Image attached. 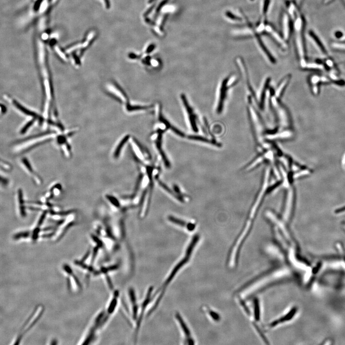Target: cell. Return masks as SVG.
Returning <instances> with one entry per match:
<instances>
[{"label": "cell", "mask_w": 345, "mask_h": 345, "mask_svg": "<svg viewBox=\"0 0 345 345\" xmlns=\"http://www.w3.org/2000/svg\"><path fill=\"white\" fill-rule=\"evenodd\" d=\"M199 240V236L198 235H195L193 237L186 248L183 256L181 257L180 260H178L176 264L173 266L169 273L163 281L161 286L159 287L157 290H155L153 293L152 304L149 311H148L147 314V317H149L156 312L162 302L165 295L166 292H167L168 288L171 285V283L173 282L175 279L184 268L189 263L192 258L195 248Z\"/></svg>", "instance_id": "1"}, {"label": "cell", "mask_w": 345, "mask_h": 345, "mask_svg": "<svg viewBox=\"0 0 345 345\" xmlns=\"http://www.w3.org/2000/svg\"><path fill=\"white\" fill-rule=\"evenodd\" d=\"M44 308L42 305H38L36 307L33 312L31 314L28 319L25 322L22 328L20 329V331L17 335L16 339L14 340L12 344L17 345L19 344L20 342L23 340L24 337L26 335L28 332L34 327L37 322L41 319V317L43 314Z\"/></svg>", "instance_id": "2"}, {"label": "cell", "mask_w": 345, "mask_h": 345, "mask_svg": "<svg viewBox=\"0 0 345 345\" xmlns=\"http://www.w3.org/2000/svg\"><path fill=\"white\" fill-rule=\"evenodd\" d=\"M155 292L154 287L151 286L147 290L146 295L143 299L141 304L139 305V313L138 318L135 324V338L137 339L140 330L141 328L143 319L146 314V311L150 307V304L152 303L153 299V293Z\"/></svg>", "instance_id": "3"}, {"label": "cell", "mask_w": 345, "mask_h": 345, "mask_svg": "<svg viewBox=\"0 0 345 345\" xmlns=\"http://www.w3.org/2000/svg\"><path fill=\"white\" fill-rule=\"evenodd\" d=\"M175 319L181 330L183 344L189 345L196 344V340L189 324L180 312H175Z\"/></svg>", "instance_id": "4"}, {"label": "cell", "mask_w": 345, "mask_h": 345, "mask_svg": "<svg viewBox=\"0 0 345 345\" xmlns=\"http://www.w3.org/2000/svg\"><path fill=\"white\" fill-rule=\"evenodd\" d=\"M182 102L184 109L186 110V113L188 116V120H189V125L191 129L195 132H198V125L197 124V116L195 113H194L193 108H191L187 98L185 95L184 94L181 95Z\"/></svg>", "instance_id": "5"}, {"label": "cell", "mask_w": 345, "mask_h": 345, "mask_svg": "<svg viewBox=\"0 0 345 345\" xmlns=\"http://www.w3.org/2000/svg\"><path fill=\"white\" fill-rule=\"evenodd\" d=\"M108 93L115 99L121 103H128L127 95H126L122 88L116 83H113L108 86Z\"/></svg>", "instance_id": "6"}, {"label": "cell", "mask_w": 345, "mask_h": 345, "mask_svg": "<svg viewBox=\"0 0 345 345\" xmlns=\"http://www.w3.org/2000/svg\"><path fill=\"white\" fill-rule=\"evenodd\" d=\"M129 296L130 298V303L131 304L132 309V319L133 321L136 323L138 318L139 313V305L137 303L136 293L133 288H130L129 290Z\"/></svg>", "instance_id": "7"}, {"label": "cell", "mask_w": 345, "mask_h": 345, "mask_svg": "<svg viewBox=\"0 0 345 345\" xmlns=\"http://www.w3.org/2000/svg\"><path fill=\"white\" fill-rule=\"evenodd\" d=\"M21 162L25 170L27 172V173L29 175L32 176V178L34 181L37 184L41 183V177L38 175L36 173L35 171L34 170L32 166L31 165L30 162H29L27 159H26V158H23L21 159Z\"/></svg>", "instance_id": "8"}, {"label": "cell", "mask_w": 345, "mask_h": 345, "mask_svg": "<svg viewBox=\"0 0 345 345\" xmlns=\"http://www.w3.org/2000/svg\"><path fill=\"white\" fill-rule=\"evenodd\" d=\"M17 198L19 214L22 218H24L26 216V208L24 200V193L22 189H18L17 190Z\"/></svg>", "instance_id": "9"}, {"label": "cell", "mask_w": 345, "mask_h": 345, "mask_svg": "<svg viewBox=\"0 0 345 345\" xmlns=\"http://www.w3.org/2000/svg\"><path fill=\"white\" fill-rule=\"evenodd\" d=\"M130 138V136L129 135H126L124 137L123 139L121 140V141L119 142V144L117 145V147L116 150L114 151V156L115 158H118V156L120 154V152H121L122 149L123 147V146H124L125 143L128 141V140H129Z\"/></svg>", "instance_id": "10"}, {"label": "cell", "mask_w": 345, "mask_h": 345, "mask_svg": "<svg viewBox=\"0 0 345 345\" xmlns=\"http://www.w3.org/2000/svg\"><path fill=\"white\" fill-rule=\"evenodd\" d=\"M30 236H31V232L30 231H24L18 232L14 234L12 236V239L15 241H18L28 238L30 237Z\"/></svg>", "instance_id": "11"}, {"label": "cell", "mask_w": 345, "mask_h": 345, "mask_svg": "<svg viewBox=\"0 0 345 345\" xmlns=\"http://www.w3.org/2000/svg\"><path fill=\"white\" fill-rule=\"evenodd\" d=\"M309 34H310V36L313 38V40L315 41V43L316 44L318 45V47H319V49H320L322 51V52L325 54L326 55H328V53L327 52V50H325V47L323 46V44L322 43L321 41L319 39V37L316 35L315 33L313 32V31H310L309 32Z\"/></svg>", "instance_id": "12"}, {"label": "cell", "mask_w": 345, "mask_h": 345, "mask_svg": "<svg viewBox=\"0 0 345 345\" xmlns=\"http://www.w3.org/2000/svg\"><path fill=\"white\" fill-rule=\"evenodd\" d=\"M126 105V109L127 111H137V110H145L150 108V106H140V105H132L127 103Z\"/></svg>", "instance_id": "13"}, {"label": "cell", "mask_w": 345, "mask_h": 345, "mask_svg": "<svg viewBox=\"0 0 345 345\" xmlns=\"http://www.w3.org/2000/svg\"><path fill=\"white\" fill-rule=\"evenodd\" d=\"M202 308H203V310L205 312L206 314H207L209 316V318L212 319L213 320L216 321L219 320V318H220L219 315H218V314L215 311H214V310L208 308V307L204 306Z\"/></svg>", "instance_id": "14"}, {"label": "cell", "mask_w": 345, "mask_h": 345, "mask_svg": "<svg viewBox=\"0 0 345 345\" xmlns=\"http://www.w3.org/2000/svg\"><path fill=\"white\" fill-rule=\"evenodd\" d=\"M158 183L160 186H161V187H162V188H163V189H164L166 191H167L168 193H169V194H171V195H172V196H173V197H174L175 198L177 199H178V200H180V201H182V199L181 197H179V196H178L177 195H176L175 193H174L170 189H169V188H168V187H167V186H166V184H165L163 183L162 182V181H161L158 180Z\"/></svg>", "instance_id": "15"}, {"label": "cell", "mask_w": 345, "mask_h": 345, "mask_svg": "<svg viewBox=\"0 0 345 345\" xmlns=\"http://www.w3.org/2000/svg\"><path fill=\"white\" fill-rule=\"evenodd\" d=\"M168 220H169L170 222L175 223V224L180 225V226H183V227H187V228H188V226H189V225L187 224L186 222H184V221H182V220H180V219L175 218L174 217L169 216V217H168Z\"/></svg>", "instance_id": "16"}, {"label": "cell", "mask_w": 345, "mask_h": 345, "mask_svg": "<svg viewBox=\"0 0 345 345\" xmlns=\"http://www.w3.org/2000/svg\"><path fill=\"white\" fill-rule=\"evenodd\" d=\"M288 17L286 15H285L284 19V34L286 38L288 37L289 32V24Z\"/></svg>", "instance_id": "17"}, {"label": "cell", "mask_w": 345, "mask_h": 345, "mask_svg": "<svg viewBox=\"0 0 345 345\" xmlns=\"http://www.w3.org/2000/svg\"><path fill=\"white\" fill-rule=\"evenodd\" d=\"M189 139H191V140L202 141V142H206V143H213V142L212 141H210L208 139L204 138L203 137H201V136H194V135H193V136H189Z\"/></svg>", "instance_id": "18"}, {"label": "cell", "mask_w": 345, "mask_h": 345, "mask_svg": "<svg viewBox=\"0 0 345 345\" xmlns=\"http://www.w3.org/2000/svg\"><path fill=\"white\" fill-rule=\"evenodd\" d=\"M9 184L8 179L0 175V187L2 188L7 187Z\"/></svg>", "instance_id": "19"}, {"label": "cell", "mask_w": 345, "mask_h": 345, "mask_svg": "<svg viewBox=\"0 0 345 345\" xmlns=\"http://www.w3.org/2000/svg\"><path fill=\"white\" fill-rule=\"evenodd\" d=\"M345 213V204L342 206L336 208L335 210V213L336 214H340Z\"/></svg>", "instance_id": "20"}, {"label": "cell", "mask_w": 345, "mask_h": 345, "mask_svg": "<svg viewBox=\"0 0 345 345\" xmlns=\"http://www.w3.org/2000/svg\"><path fill=\"white\" fill-rule=\"evenodd\" d=\"M269 4H270V0H266L263 7L264 14H266L267 12Z\"/></svg>", "instance_id": "21"}, {"label": "cell", "mask_w": 345, "mask_h": 345, "mask_svg": "<svg viewBox=\"0 0 345 345\" xmlns=\"http://www.w3.org/2000/svg\"><path fill=\"white\" fill-rule=\"evenodd\" d=\"M227 16H228V17H229L230 18L232 19V20H240L239 18L238 17H236V16H234H234H233V15H232V14L231 13H230V12H229V13H228V14H227Z\"/></svg>", "instance_id": "22"}, {"label": "cell", "mask_w": 345, "mask_h": 345, "mask_svg": "<svg viewBox=\"0 0 345 345\" xmlns=\"http://www.w3.org/2000/svg\"><path fill=\"white\" fill-rule=\"evenodd\" d=\"M343 33L340 31H337L335 33V36L337 38H340L343 36Z\"/></svg>", "instance_id": "23"}, {"label": "cell", "mask_w": 345, "mask_h": 345, "mask_svg": "<svg viewBox=\"0 0 345 345\" xmlns=\"http://www.w3.org/2000/svg\"><path fill=\"white\" fill-rule=\"evenodd\" d=\"M341 226H342V228L343 231L345 232V222H342Z\"/></svg>", "instance_id": "24"}, {"label": "cell", "mask_w": 345, "mask_h": 345, "mask_svg": "<svg viewBox=\"0 0 345 345\" xmlns=\"http://www.w3.org/2000/svg\"><path fill=\"white\" fill-rule=\"evenodd\" d=\"M342 163H343V165H344V166L345 167V156H344V158H343Z\"/></svg>", "instance_id": "25"}]
</instances>
